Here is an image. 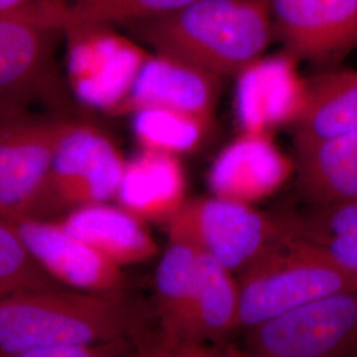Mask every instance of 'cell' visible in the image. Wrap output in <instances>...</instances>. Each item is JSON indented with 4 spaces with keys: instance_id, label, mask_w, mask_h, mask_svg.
I'll return each instance as SVG.
<instances>
[{
    "instance_id": "cell-9",
    "label": "cell",
    "mask_w": 357,
    "mask_h": 357,
    "mask_svg": "<svg viewBox=\"0 0 357 357\" xmlns=\"http://www.w3.org/2000/svg\"><path fill=\"white\" fill-rule=\"evenodd\" d=\"M63 32L0 13V107L60 101L54 53Z\"/></svg>"
},
{
    "instance_id": "cell-24",
    "label": "cell",
    "mask_w": 357,
    "mask_h": 357,
    "mask_svg": "<svg viewBox=\"0 0 357 357\" xmlns=\"http://www.w3.org/2000/svg\"><path fill=\"white\" fill-rule=\"evenodd\" d=\"M299 237L311 243L337 268L357 277V237Z\"/></svg>"
},
{
    "instance_id": "cell-21",
    "label": "cell",
    "mask_w": 357,
    "mask_h": 357,
    "mask_svg": "<svg viewBox=\"0 0 357 357\" xmlns=\"http://www.w3.org/2000/svg\"><path fill=\"white\" fill-rule=\"evenodd\" d=\"M60 287L64 286L40 268L10 220L0 215V298L26 290Z\"/></svg>"
},
{
    "instance_id": "cell-7",
    "label": "cell",
    "mask_w": 357,
    "mask_h": 357,
    "mask_svg": "<svg viewBox=\"0 0 357 357\" xmlns=\"http://www.w3.org/2000/svg\"><path fill=\"white\" fill-rule=\"evenodd\" d=\"M126 160L101 128L68 118L52 159L47 218L114 200Z\"/></svg>"
},
{
    "instance_id": "cell-17",
    "label": "cell",
    "mask_w": 357,
    "mask_h": 357,
    "mask_svg": "<svg viewBox=\"0 0 357 357\" xmlns=\"http://www.w3.org/2000/svg\"><path fill=\"white\" fill-rule=\"evenodd\" d=\"M200 253L188 243L169 241L155 274V303L160 331L153 352H178L199 274Z\"/></svg>"
},
{
    "instance_id": "cell-8",
    "label": "cell",
    "mask_w": 357,
    "mask_h": 357,
    "mask_svg": "<svg viewBox=\"0 0 357 357\" xmlns=\"http://www.w3.org/2000/svg\"><path fill=\"white\" fill-rule=\"evenodd\" d=\"M48 275L64 287L91 294L123 293V268L78 238L59 220L4 216Z\"/></svg>"
},
{
    "instance_id": "cell-19",
    "label": "cell",
    "mask_w": 357,
    "mask_h": 357,
    "mask_svg": "<svg viewBox=\"0 0 357 357\" xmlns=\"http://www.w3.org/2000/svg\"><path fill=\"white\" fill-rule=\"evenodd\" d=\"M212 121L168 109H142L134 113L132 128L142 150L181 156L205 139Z\"/></svg>"
},
{
    "instance_id": "cell-5",
    "label": "cell",
    "mask_w": 357,
    "mask_h": 357,
    "mask_svg": "<svg viewBox=\"0 0 357 357\" xmlns=\"http://www.w3.org/2000/svg\"><path fill=\"white\" fill-rule=\"evenodd\" d=\"M68 118L0 107V215L47 218L52 159Z\"/></svg>"
},
{
    "instance_id": "cell-20",
    "label": "cell",
    "mask_w": 357,
    "mask_h": 357,
    "mask_svg": "<svg viewBox=\"0 0 357 357\" xmlns=\"http://www.w3.org/2000/svg\"><path fill=\"white\" fill-rule=\"evenodd\" d=\"M65 31L112 22H137L172 13L193 0H64Z\"/></svg>"
},
{
    "instance_id": "cell-10",
    "label": "cell",
    "mask_w": 357,
    "mask_h": 357,
    "mask_svg": "<svg viewBox=\"0 0 357 357\" xmlns=\"http://www.w3.org/2000/svg\"><path fill=\"white\" fill-rule=\"evenodd\" d=\"M274 31L295 57L330 61L357 47V0H268Z\"/></svg>"
},
{
    "instance_id": "cell-16",
    "label": "cell",
    "mask_w": 357,
    "mask_h": 357,
    "mask_svg": "<svg viewBox=\"0 0 357 357\" xmlns=\"http://www.w3.org/2000/svg\"><path fill=\"white\" fill-rule=\"evenodd\" d=\"M294 123L296 153L357 130V70H331L307 79Z\"/></svg>"
},
{
    "instance_id": "cell-18",
    "label": "cell",
    "mask_w": 357,
    "mask_h": 357,
    "mask_svg": "<svg viewBox=\"0 0 357 357\" xmlns=\"http://www.w3.org/2000/svg\"><path fill=\"white\" fill-rule=\"evenodd\" d=\"M299 190L312 205L357 197V130L298 153Z\"/></svg>"
},
{
    "instance_id": "cell-14",
    "label": "cell",
    "mask_w": 357,
    "mask_h": 357,
    "mask_svg": "<svg viewBox=\"0 0 357 357\" xmlns=\"http://www.w3.org/2000/svg\"><path fill=\"white\" fill-rule=\"evenodd\" d=\"M200 253V252H199ZM240 328V287L233 273L216 259L200 253L199 274L178 351H204Z\"/></svg>"
},
{
    "instance_id": "cell-6",
    "label": "cell",
    "mask_w": 357,
    "mask_h": 357,
    "mask_svg": "<svg viewBox=\"0 0 357 357\" xmlns=\"http://www.w3.org/2000/svg\"><path fill=\"white\" fill-rule=\"evenodd\" d=\"M257 357L357 356V290L320 296L246 328Z\"/></svg>"
},
{
    "instance_id": "cell-15",
    "label": "cell",
    "mask_w": 357,
    "mask_h": 357,
    "mask_svg": "<svg viewBox=\"0 0 357 357\" xmlns=\"http://www.w3.org/2000/svg\"><path fill=\"white\" fill-rule=\"evenodd\" d=\"M59 221L122 268L149 261L158 253L149 222L119 204L82 205L66 212Z\"/></svg>"
},
{
    "instance_id": "cell-13",
    "label": "cell",
    "mask_w": 357,
    "mask_h": 357,
    "mask_svg": "<svg viewBox=\"0 0 357 357\" xmlns=\"http://www.w3.org/2000/svg\"><path fill=\"white\" fill-rule=\"evenodd\" d=\"M114 200L146 222L166 224L187 202L180 158L141 150L126 160Z\"/></svg>"
},
{
    "instance_id": "cell-1",
    "label": "cell",
    "mask_w": 357,
    "mask_h": 357,
    "mask_svg": "<svg viewBox=\"0 0 357 357\" xmlns=\"http://www.w3.org/2000/svg\"><path fill=\"white\" fill-rule=\"evenodd\" d=\"M131 24L158 56L218 77L255 65L274 32L268 0H193Z\"/></svg>"
},
{
    "instance_id": "cell-11",
    "label": "cell",
    "mask_w": 357,
    "mask_h": 357,
    "mask_svg": "<svg viewBox=\"0 0 357 357\" xmlns=\"http://www.w3.org/2000/svg\"><path fill=\"white\" fill-rule=\"evenodd\" d=\"M293 171V160L268 134L243 132L217 156L208 184L215 196L255 204L278 191Z\"/></svg>"
},
{
    "instance_id": "cell-4",
    "label": "cell",
    "mask_w": 357,
    "mask_h": 357,
    "mask_svg": "<svg viewBox=\"0 0 357 357\" xmlns=\"http://www.w3.org/2000/svg\"><path fill=\"white\" fill-rule=\"evenodd\" d=\"M166 225L169 241L188 243L238 274L293 233L291 221L215 195L187 200Z\"/></svg>"
},
{
    "instance_id": "cell-12",
    "label": "cell",
    "mask_w": 357,
    "mask_h": 357,
    "mask_svg": "<svg viewBox=\"0 0 357 357\" xmlns=\"http://www.w3.org/2000/svg\"><path fill=\"white\" fill-rule=\"evenodd\" d=\"M220 77L192 65L158 56L143 63L128 96L113 114L168 109L212 121Z\"/></svg>"
},
{
    "instance_id": "cell-22",
    "label": "cell",
    "mask_w": 357,
    "mask_h": 357,
    "mask_svg": "<svg viewBox=\"0 0 357 357\" xmlns=\"http://www.w3.org/2000/svg\"><path fill=\"white\" fill-rule=\"evenodd\" d=\"M293 228L302 237H357V197L314 205L308 216L293 221Z\"/></svg>"
},
{
    "instance_id": "cell-23",
    "label": "cell",
    "mask_w": 357,
    "mask_h": 357,
    "mask_svg": "<svg viewBox=\"0 0 357 357\" xmlns=\"http://www.w3.org/2000/svg\"><path fill=\"white\" fill-rule=\"evenodd\" d=\"M0 13L19 16L41 26L65 31L64 0H0Z\"/></svg>"
},
{
    "instance_id": "cell-2",
    "label": "cell",
    "mask_w": 357,
    "mask_h": 357,
    "mask_svg": "<svg viewBox=\"0 0 357 357\" xmlns=\"http://www.w3.org/2000/svg\"><path fill=\"white\" fill-rule=\"evenodd\" d=\"M142 321L141 310L125 293L19 291L0 298V357H38L68 343L128 340L141 331Z\"/></svg>"
},
{
    "instance_id": "cell-3",
    "label": "cell",
    "mask_w": 357,
    "mask_h": 357,
    "mask_svg": "<svg viewBox=\"0 0 357 357\" xmlns=\"http://www.w3.org/2000/svg\"><path fill=\"white\" fill-rule=\"evenodd\" d=\"M240 327L273 319L320 296L357 290V277L290 233L240 273Z\"/></svg>"
}]
</instances>
